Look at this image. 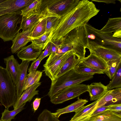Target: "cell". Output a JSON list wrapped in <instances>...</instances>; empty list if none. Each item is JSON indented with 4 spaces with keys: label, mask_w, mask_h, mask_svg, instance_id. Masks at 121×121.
<instances>
[{
    "label": "cell",
    "mask_w": 121,
    "mask_h": 121,
    "mask_svg": "<svg viewBox=\"0 0 121 121\" xmlns=\"http://www.w3.org/2000/svg\"><path fill=\"white\" fill-rule=\"evenodd\" d=\"M99 11L92 1L80 0L74 8L60 16L57 26L50 33L49 41L53 42L59 40L74 29L84 26Z\"/></svg>",
    "instance_id": "6da1fadb"
},
{
    "label": "cell",
    "mask_w": 121,
    "mask_h": 121,
    "mask_svg": "<svg viewBox=\"0 0 121 121\" xmlns=\"http://www.w3.org/2000/svg\"><path fill=\"white\" fill-rule=\"evenodd\" d=\"M16 86L6 68L0 66V102L6 109L14 105L17 100Z\"/></svg>",
    "instance_id": "7a4b0ae2"
},
{
    "label": "cell",
    "mask_w": 121,
    "mask_h": 121,
    "mask_svg": "<svg viewBox=\"0 0 121 121\" xmlns=\"http://www.w3.org/2000/svg\"><path fill=\"white\" fill-rule=\"evenodd\" d=\"M93 75L79 73L73 69L52 81L48 95L51 98L64 88L91 79Z\"/></svg>",
    "instance_id": "3957f363"
},
{
    "label": "cell",
    "mask_w": 121,
    "mask_h": 121,
    "mask_svg": "<svg viewBox=\"0 0 121 121\" xmlns=\"http://www.w3.org/2000/svg\"><path fill=\"white\" fill-rule=\"evenodd\" d=\"M87 39L121 53V38L113 37V33H105L87 23L84 26Z\"/></svg>",
    "instance_id": "277c9868"
},
{
    "label": "cell",
    "mask_w": 121,
    "mask_h": 121,
    "mask_svg": "<svg viewBox=\"0 0 121 121\" xmlns=\"http://www.w3.org/2000/svg\"><path fill=\"white\" fill-rule=\"evenodd\" d=\"M23 17L21 14L12 13L0 16V38L4 42L12 41L21 29Z\"/></svg>",
    "instance_id": "5b68a950"
},
{
    "label": "cell",
    "mask_w": 121,
    "mask_h": 121,
    "mask_svg": "<svg viewBox=\"0 0 121 121\" xmlns=\"http://www.w3.org/2000/svg\"><path fill=\"white\" fill-rule=\"evenodd\" d=\"M88 85L79 84L64 88L50 98L51 102L55 104L63 103L78 97L87 91Z\"/></svg>",
    "instance_id": "8992f818"
},
{
    "label": "cell",
    "mask_w": 121,
    "mask_h": 121,
    "mask_svg": "<svg viewBox=\"0 0 121 121\" xmlns=\"http://www.w3.org/2000/svg\"><path fill=\"white\" fill-rule=\"evenodd\" d=\"M80 1V0H42L41 10L46 8L51 12L60 16L70 11L75 7Z\"/></svg>",
    "instance_id": "52a82bcc"
},
{
    "label": "cell",
    "mask_w": 121,
    "mask_h": 121,
    "mask_svg": "<svg viewBox=\"0 0 121 121\" xmlns=\"http://www.w3.org/2000/svg\"><path fill=\"white\" fill-rule=\"evenodd\" d=\"M86 48L93 53L102 59L106 62L121 58V53L106 47L92 41L87 40Z\"/></svg>",
    "instance_id": "ba28073f"
},
{
    "label": "cell",
    "mask_w": 121,
    "mask_h": 121,
    "mask_svg": "<svg viewBox=\"0 0 121 121\" xmlns=\"http://www.w3.org/2000/svg\"><path fill=\"white\" fill-rule=\"evenodd\" d=\"M35 0H7L0 4V16L7 14H21V11Z\"/></svg>",
    "instance_id": "9c48e42d"
},
{
    "label": "cell",
    "mask_w": 121,
    "mask_h": 121,
    "mask_svg": "<svg viewBox=\"0 0 121 121\" xmlns=\"http://www.w3.org/2000/svg\"><path fill=\"white\" fill-rule=\"evenodd\" d=\"M75 52L73 50L69 51L50 63L46 65H43V71L45 75L52 81L56 78L58 73L66 61Z\"/></svg>",
    "instance_id": "30bf717a"
},
{
    "label": "cell",
    "mask_w": 121,
    "mask_h": 121,
    "mask_svg": "<svg viewBox=\"0 0 121 121\" xmlns=\"http://www.w3.org/2000/svg\"><path fill=\"white\" fill-rule=\"evenodd\" d=\"M40 20L26 31L19 32L17 34L12 40V44L11 47L12 53H17L22 48L31 41L33 39L31 37L33 31Z\"/></svg>",
    "instance_id": "8fae6325"
},
{
    "label": "cell",
    "mask_w": 121,
    "mask_h": 121,
    "mask_svg": "<svg viewBox=\"0 0 121 121\" xmlns=\"http://www.w3.org/2000/svg\"><path fill=\"white\" fill-rule=\"evenodd\" d=\"M121 87L108 90L103 96L98 99L92 113L100 107L112 104L121 103Z\"/></svg>",
    "instance_id": "7c38bea8"
},
{
    "label": "cell",
    "mask_w": 121,
    "mask_h": 121,
    "mask_svg": "<svg viewBox=\"0 0 121 121\" xmlns=\"http://www.w3.org/2000/svg\"><path fill=\"white\" fill-rule=\"evenodd\" d=\"M79 64L102 71L104 73L108 69L106 62L102 59L91 53L87 57L83 58Z\"/></svg>",
    "instance_id": "4fadbf2b"
},
{
    "label": "cell",
    "mask_w": 121,
    "mask_h": 121,
    "mask_svg": "<svg viewBox=\"0 0 121 121\" xmlns=\"http://www.w3.org/2000/svg\"><path fill=\"white\" fill-rule=\"evenodd\" d=\"M42 50L35 47L31 43L22 48L17 53L18 57L22 61H34L39 57Z\"/></svg>",
    "instance_id": "5bb4252c"
},
{
    "label": "cell",
    "mask_w": 121,
    "mask_h": 121,
    "mask_svg": "<svg viewBox=\"0 0 121 121\" xmlns=\"http://www.w3.org/2000/svg\"><path fill=\"white\" fill-rule=\"evenodd\" d=\"M41 84V82L35 83L24 91L13 106L14 109H16L25 104L27 102H30L35 95L39 94V91L36 90Z\"/></svg>",
    "instance_id": "9a60e30c"
},
{
    "label": "cell",
    "mask_w": 121,
    "mask_h": 121,
    "mask_svg": "<svg viewBox=\"0 0 121 121\" xmlns=\"http://www.w3.org/2000/svg\"><path fill=\"white\" fill-rule=\"evenodd\" d=\"M4 60L6 65V69L16 86L18 82L20 64L13 55L4 58Z\"/></svg>",
    "instance_id": "2e32d148"
},
{
    "label": "cell",
    "mask_w": 121,
    "mask_h": 121,
    "mask_svg": "<svg viewBox=\"0 0 121 121\" xmlns=\"http://www.w3.org/2000/svg\"><path fill=\"white\" fill-rule=\"evenodd\" d=\"M30 62V61H22L21 63L20 64L18 82L16 86L18 99L24 91V82L27 74V71Z\"/></svg>",
    "instance_id": "e0dca14e"
},
{
    "label": "cell",
    "mask_w": 121,
    "mask_h": 121,
    "mask_svg": "<svg viewBox=\"0 0 121 121\" xmlns=\"http://www.w3.org/2000/svg\"><path fill=\"white\" fill-rule=\"evenodd\" d=\"M82 121H121V113L107 110Z\"/></svg>",
    "instance_id": "ac0fdd59"
},
{
    "label": "cell",
    "mask_w": 121,
    "mask_h": 121,
    "mask_svg": "<svg viewBox=\"0 0 121 121\" xmlns=\"http://www.w3.org/2000/svg\"><path fill=\"white\" fill-rule=\"evenodd\" d=\"M108 91L106 86L101 82H94L88 85V91L91 101L96 100L102 96Z\"/></svg>",
    "instance_id": "d6986e66"
},
{
    "label": "cell",
    "mask_w": 121,
    "mask_h": 121,
    "mask_svg": "<svg viewBox=\"0 0 121 121\" xmlns=\"http://www.w3.org/2000/svg\"><path fill=\"white\" fill-rule=\"evenodd\" d=\"M83 58L77 56L75 53H73L68 57L64 64L58 73L56 78L73 69Z\"/></svg>",
    "instance_id": "ffe728a7"
},
{
    "label": "cell",
    "mask_w": 121,
    "mask_h": 121,
    "mask_svg": "<svg viewBox=\"0 0 121 121\" xmlns=\"http://www.w3.org/2000/svg\"><path fill=\"white\" fill-rule=\"evenodd\" d=\"M105 33L114 34L121 32V17L109 18L106 24L100 30Z\"/></svg>",
    "instance_id": "44dd1931"
},
{
    "label": "cell",
    "mask_w": 121,
    "mask_h": 121,
    "mask_svg": "<svg viewBox=\"0 0 121 121\" xmlns=\"http://www.w3.org/2000/svg\"><path fill=\"white\" fill-rule=\"evenodd\" d=\"M77 101L66 107L58 109L53 113L58 118L61 115L69 112H75L79 108L84 106L88 102L86 99H80L79 97Z\"/></svg>",
    "instance_id": "7402d4cb"
},
{
    "label": "cell",
    "mask_w": 121,
    "mask_h": 121,
    "mask_svg": "<svg viewBox=\"0 0 121 121\" xmlns=\"http://www.w3.org/2000/svg\"><path fill=\"white\" fill-rule=\"evenodd\" d=\"M47 12V9L45 8L41 10V12L39 14L32 15L27 18L23 17L20 25L22 31H26L35 24L46 14Z\"/></svg>",
    "instance_id": "603a6c76"
},
{
    "label": "cell",
    "mask_w": 121,
    "mask_h": 121,
    "mask_svg": "<svg viewBox=\"0 0 121 121\" xmlns=\"http://www.w3.org/2000/svg\"><path fill=\"white\" fill-rule=\"evenodd\" d=\"M42 0H35L33 2L21 11L23 17L27 18L31 16L39 14L41 12V5Z\"/></svg>",
    "instance_id": "cb8c5ba5"
},
{
    "label": "cell",
    "mask_w": 121,
    "mask_h": 121,
    "mask_svg": "<svg viewBox=\"0 0 121 121\" xmlns=\"http://www.w3.org/2000/svg\"><path fill=\"white\" fill-rule=\"evenodd\" d=\"M47 9V13L36 25L33 31L31 37L33 39L38 37L45 32L47 18L48 14V11Z\"/></svg>",
    "instance_id": "d4e9b609"
},
{
    "label": "cell",
    "mask_w": 121,
    "mask_h": 121,
    "mask_svg": "<svg viewBox=\"0 0 121 121\" xmlns=\"http://www.w3.org/2000/svg\"><path fill=\"white\" fill-rule=\"evenodd\" d=\"M42 73V71L37 70L27 74L24 82L23 91L34 84L39 82Z\"/></svg>",
    "instance_id": "484cf974"
},
{
    "label": "cell",
    "mask_w": 121,
    "mask_h": 121,
    "mask_svg": "<svg viewBox=\"0 0 121 121\" xmlns=\"http://www.w3.org/2000/svg\"><path fill=\"white\" fill-rule=\"evenodd\" d=\"M48 9V14L47 18L45 32H51L54 30L58 24L60 17V16L51 12Z\"/></svg>",
    "instance_id": "4316f807"
},
{
    "label": "cell",
    "mask_w": 121,
    "mask_h": 121,
    "mask_svg": "<svg viewBox=\"0 0 121 121\" xmlns=\"http://www.w3.org/2000/svg\"><path fill=\"white\" fill-rule=\"evenodd\" d=\"M51 32H45L38 37L33 38L31 41L32 43L37 48L44 50L49 43L48 38Z\"/></svg>",
    "instance_id": "83f0119b"
},
{
    "label": "cell",
    "mask_w": 121,
    "mask_h": 121,
    "mask_svg": "<svg viewBox=\"0 0 121 121\" xmlns=\"http://www.w3.org/2000/svg\"><path fill=\"white\" fill-rule=\"evenodd\" d=\"M107 63L108 69L104 72L110 79H112L121 64V58L109 61Z\"/></svg>",
    "instance_id": "f1b7e54d"
},
{
    "label": "cell",
    "mask_w": 121,
    "mask_h": 121,
    "mask_svg": "<svg viewBox=\"0 0 121 121\" xmlns=\"http://www.w3.org/2000/svg\"><path fill=\"white\" fill-rule=\"evenodd\" d=\"M108 91L121 87V64L119 66L112 80L106 86Z\"/></svg>",
    "instance_id": "f546056e"
},
{
    "label": "cell",
    "mask_w": 121,
    "mask_h": 121,
    "mask_svg": "<svg viewBox=\"0 0 121 121\" xmlns=\"http://www.w3.org/2000/svg\"><path fill=\"white\" fill-rule=\"evenodd\" d=\"M25 104L18 108L9 111L8 109H5L2 113L0 120L2 121H11L14 119L15 116L24 109Z\"/></svg>",
    "instance_id": "4dcf8cb0"
},
{
    "label": "cell",
    "mask_w": 121,
    "mask_h": 121,
    "mask_svg": "<svg viewBox=\"0 0 121 121\" xmlns=\"http://www.w3.org/2000/svg\"><path fill=\"white\" fill-rule=\"evenodd\" d=\"M75 71L77 73L81 74L94 75L95 74H102L104 72L90 67L78 64L74 68Z\"/></svg>",
    "instance_id": "1f68e13d"
},
{
    "label": "cell",
    "mask_w": 121,
    "mask_h": 121,
    "mask_svg": "<svg viewBox=\"0 0 121 121\" xmlns=\"http://www.w3.org/2000/svg\"><path fill=\"white\" fill-rule=\"evenodd\" d=\"M37 121H60L53 113L45 109L39 115Z\"/></svg>",
    "instance_id": "d6a6232c"
},
{
    "label": "cell",
    "mask_w": 121,
    "mask_h": 121,
    "mask_svg": "<svg viewBox=\"0 0 121 121\" xmlns=\"http://www.w3.org/2000/svg\"><path fill=\"white\" fill-rule=\"evenodd\" d=\"M63 39V37L59 40L52 42L51 47V53L49 55L48 59L51 58L55 56L56 52L59 45L62 43Z\"/></svg>",
    "instance_id": "836d02e7"
},
{
    "label": "cell",
    "mask_w": 121,
    "mask_h": 121,
    "mask_svg": "<svg viewBox=\"0 0 121 121\" xmlns=\"http://www.w3.org/2000/svg\"><path fill=\"white\" fill-rule=\"evenodd\" d=\"M52 45V43L50 42L47 46L44 51L42 52L39 57L43 60L50 55L51 53Z\"/></svg>",
    "instance_id": "e575fe53"
},
{
    "label": "cell",
    "mask_w": 121,
    "mask_h": 121,
    "mask_svg": "<svg viewBox=\"0 0 121 121\" xmlns=\"http://www.w3.org/2000/svg\"><path fill=\"white\" fill-rule=\"evenodd\" d=\"M42 60L39 57L33 61L28 69L29 73L34 72L37 71V68Z\"/></svg>",
    "instance_id": "d590c367"
},
{
    "label": "cell",
    "mask_w": 121,
    "mask_h": 121,
    "mask_svg": "<svg viewBox=\"0 0 121 121\" xmlns=\"http://www.w3.org/2000/svg\"><path fill=\"white\" fill-rule=\"evenodd\" d=\"M107 110L121 113V103L112 104L108 105Z\"/></svg>",
    "instance_id": "8d00e7d4"
},
{
    "label": "cell",
    "mask_w": 121,
    "mask_h": 121,
    "mask_svg": "<svg viewBox=\"0 0 121 121\" xmlns=\"http://www.w3.org/2000/svg\"><path fill=\"white\" fill-rule=\"evenodd\" d=\"M108 107V105H107L102 106L98 108L92 113L90 117L97 115L107 111Z\"/></svg>",
    "instance_id": "74e56055"
},
{
    "label": "cell",
    "mask_w": 121,
    "mask_h": 121,
    "mask_svg": "<svg viewBox=\"0 0 121 121\" xmlns=\"http://www.w3.org/2000/svg\"><path fill=\"white\" fill-rule=\"evenodd\" d=\"M40 98H36L33 101V109L35 111L36 110L39 108L40 102Z\"/></svg>",
    "instance_id": "f35d334b"
},
{
    "label": "cell",
    "mask_w": 121,
    "mask_h": 121,
    "mask_svg": "<svg viewBox=\"0 0 121 121\" xmlns=\"http://www.w3.org/2000/svg\"><path fill=\"white\" fill-rule=\"evenodd\" d=\"M93 1H97L98 2H102L106 3L107 4H109L110 3H113L114 4L116 3V0H91Z\"/></svg>",
    "instance_id": "ab89813d"
},
{
    "label": "cell",
    "mask_w": 121,
    "mask_h": 121,
    "mask_svg": "<svg viewBox=\"0 0 121 121\" xmlns=\"http://www.w3.org/2000/svg\"><path fill=\"white\" fill-rule=\"evenodd\" d=\"M5 0H0V4L4 1Z\"/></svg>",
    "instance_id": "60d3db41"
},
{
    "label": "cell",
    "mask_w": 121,
    "mask_h": 121,
    "mask_svg": "<svg viewBox=\"0 0 121 121\" xmlns=\"http://www.w3.org/2000/svg\"><path fill=\"white\" fill-rule=\"evenodd\" d=\"M0 121H2L1 120H0Z\"/></svg>",
    "instance_id": "b9f144b4"
}]
</instances>
